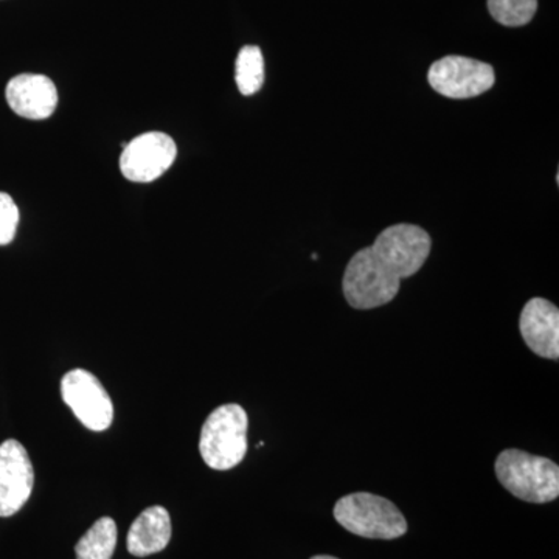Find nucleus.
<instances>
[{"instance_id": "f257e3e1", "label": "nucleus", "mask_w": 559, "mask_h": 559, "mask_svg": "<svg viewBox=\"0 0 559 559\" xmlns=\"http://www.w3.org/2000/svg\"><path fill=\"white\" fill-rule=\"evenodd\" d=\"M428 231L414 224H395L360 249L345 270V299L355 310L384 307L400 293L401 280L421 270L430 253Z\"/></svg>"}, {"instance_id": "f03ea898", "label": "nucleus", "mask_w": 559, "mask_h": 559, "mask_svg": "<svg viewBox=\"0 0 559 559\" xmlns=\"http://www.w3.org/2000/svg\"><path fill=\"white\" fill-rule=\"evenodd\" d=\"M496 476L511 495L530 503H547L558 498L559 468L549 459L520 450L500 452Z\"/></svg>"}, {"instance_id": "7ed1b4c3", "label": "nucleus", "mask_w": 559, "mask_h": 559, "mask_svg": "<svg viewBox=\"0 0 559 559\" xmlns=\"http://www.w3.org/2000/svg\"><path fill=\"white\" fill-rule=\"evenodd\" d=\"M248 414L238 404H224L209 415L201 429L200 452L205 465L229 471L248 452Z\"/></svg>"}, {"instance_id": "20e7f679", "label": "nucleus", "mask_w": 559, "mask_h": 559, "mask_svg": "<svg viewBox=\"0 0 559 559\" xmlns=\"http://www.w3.org/2000/svg\"><path fill=\"white\" fill-rule=\"evenodd\" d=\"M334 518L360 538L396 539L407 532V522L399 507L370 492H353L337 500Z\"/></svg>"}, {"instance_id": "39448f33", "label": "nucleus", "mask_w": 559, "mask_h": 559, "mask_svg": "<svg viewBox=\"0 0 559 559\" xmlns=\"http://www.w3.org/2000/svg\"><path fill=\"white\" fill-rule=\"evenodd\" d=\"M495 69L487 62L457 55L433 62L428 72L432 90L454 100L479 97L495 86Z\"/></svg>"}, {"instance_id": "423d86ee", "label": "nucleus", "mask_w": 559, "mask_h": 559, "mask_svg": "<svg viewBox=\"0 0 559 559\" xmlns=\"http://www.w3.org/2000/svg\"><path fill=\"white\" fill-rule=\"evenodd\" d=\"M61 395L75 417L94 432L109 428L114 406L100 381L86 370H70L61 380Z\"/></svg>"}, {"instance_id": "0eeeda50", "label": "nucleus", "mask_w": 559, "mask_h": 559, "mask_svg": "<svg viewBox=\"0 0 559 559\" xmlns=\"http://www.w3.org/2000/svg\"><path fill=\"white\" fill-rule=\"evenodd\" d=\"M178 156V146L164 132H146L124 146L120 170L131 182L148 183L159 179Z\"/></svg>"}, {"instance_id": "6e6552de", "label": "nucleus", "mask_w": 559, "mask_h": 559, "mask_svg": "<svg viewBox=\"0 0 559 559\" xmlns=\"http://www.w3.org/2000/svg\"><path fill=\"white\" fill-rule=\"evenodd\" d=\"M35 471L28 452L17 440L0 444V518H10L31 498Z\"/></svg>"}, {"instance_id": "1a4fd4ad", "label": "nucleus", "mask_w": 559, "mask_h": 559, "mask_svg": "<svg viewBox=\"0 0 559 559\" xmlns=\"http://www.w3.org/2000/svg\"><path fill=\"white\" fill-rule=\"evenodd\" d=\"M7 102L14 114L28 120H46L58 105V91L49 76L22 73L10 81Z\"/></svg>"}, {"instance_id": "9d476101", "label": "nucleus", "mask_w": 559, "mask_h": 559, "mask_svg": "<svg viewBox=\"0 0 559 559\" xmlns=\"http://www.w3.org/2000/svg\"><path fill=\"white\" fill-rule=\"evenodd\" d=\"M520 330L525 344L540 358H559V310L551 301L535 297L521 312Z\"/></svg>"}, {"instance_id": "9b49d317", "label": "nucleus", "mask_w": 559, "mask_h": 559, "mask_svg": "<svg viewBox=\"0 0 559 559\" xmlns=\"http://www.w3.org/2000/svg\"><path fill=\"white\" fill-rule=\"evenodd\" d=\"M171 539V518L164 507H150L132 522L128 533V550L139 558L159 554Z\"/></svg>"}, {"instance_id": "f8f14e48", "label": "nucleus", "mask_w": 559, "mask_h": 559, "mask_svg": "<svg viewBox=\"0 0 559 559\" xmlns=\"http://www.w3.org/2000/svg\"><path fill=\"white\" fill-rule=\"evenodd\" d=\"M117 546V525L110 518L95 522L76 544V559H110Z\"/></svg>"}, {"instance_id": "ddd939ff", "label": "nucleus", "mask_w": 559, "mask_h": 559, "mask_svg": "<svg viewBox=\"0 0 559 559\" xmlns=\"http://www.w3.org/2000/svg\"><path fill=\"white\" fill-rule=\"evenodd\" d=\"M235 81L245 97L257 94L264 83V58L260 47L246 46L235 62Z\"/></svg>"}, {"instance_id": "4468645a", "label": "nucleus", "mask_w": 559, "mask_h": 559, "mask_svg": "<svg viewBox=\"0 0 559 559\" xmlns=\"http://www.w3.org/2000/svg\"><path fill=\"white\" fill-rule=\"evenodd\" d=\"M538 10V0H488V11L506 27L527 25Z\"/></svg>"}, {"instance_id": "2eb2a0df", "label": "nucleus", "mask_w": 559, "mask_h": 559, "mask_svg": "<svg viewBox=\"0 0 559 559\" xmlns=\"http://www.w3.org/2000/svg\"><path fill=\"white\" fill-rule=\"evenodd\" d=\"M20 224V210L14 204L13 198L7 193H0V246L10 245L16 235Z\"/></svg>"}, {"instance_id": "dca6fc26", "label": "nucleus", "mask_w": 559, "mask_h": 559, "mask_svg": "<svg viewBox=\"0 0 559 559\" xmlns=\"http://www.w3.org/2000/svg\"><path fill=\"white\" fill-rule=\"evenodd\" d=\"M311 559H337V558L329 557V555H320V557H314V558H311Z\"/></svg>"}]
</instances>
